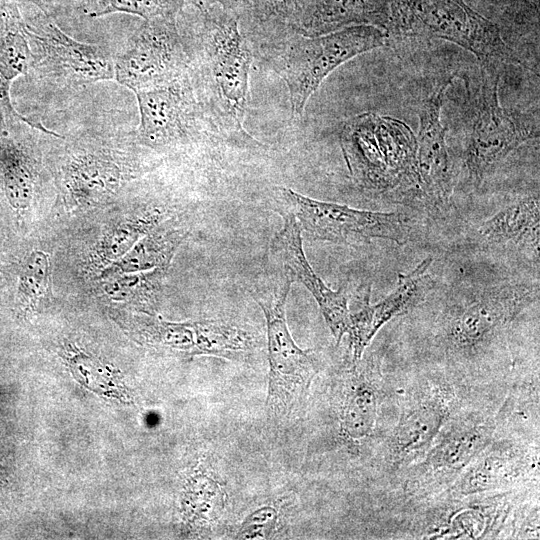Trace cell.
I'll return each mask as SVG.
<instances>
[{
  "instance_id": "1",
  "label": "cell",
  "mask_w": 540,
  "mask_h": 540,
  "mask_svg": "<svg viewBox=\"0 0 540 540\" xmlns=\"http://www.w3.org/2000/svg\"><path fill=\"white\" fill-rule=\"evenodd\" d=\"M339 138L358 188L374 195L421 196L417 140L405 122L365 112L349 118Z\"/></svg>"
},
{
  "instance_id": "2",
  "label": "cell",
  "mask_w": 540,
  "mask_h": 540,
  "mask_svg": "<svg viewBox=\"0 0 540 540\" xmlns=\"http://www.w3.org/2000/svg\"><path fill=\"white\" fill-rule=\"evenodd\" d=\"M199 12L203 81L214 122L230 139L258 144L243 128L253 56L240 30V14L220 6Z\"/></svg>"
},
{
  "instance_id": "3",
  "label": "cell",
  "mask_w": 540,
  "mask_h": 540,
  "mask_svg": "<svg viewBox=\"0 0 540 540\" xmlns=\"http://www.w3.org/2000/svg\"><path fill=\"white\" fill-rule=\"evenodd\" d=\"M499 78L496 70L479 66V76L464 80V164L469 180L477 186L508 154L539 136L534 118L501 106Z\"/></svg>"
},
{
  "instance_id": "4",
  "label": "cell",
  "mask_w": 540,
  "mask_h": 540,
  "mask_svg": "<svg viewBox=\"0 0 540 540\" xmlns=\"http://www.w3.org/2000/svg\"><path fill=\"white\" fill-rule=\"evenodd\" d=\"M387 34L357 25L318 36L293 33L274 49L269 62L287 86L292 114L300 116L322 81L350 59L382 47Z\"/></svg>"
},
{
  "instance_id": "5",
  "label": "cell",
  "mask_w": 540,
  "mask_h": 540,
  "mask_svg": "<svg viewBox=\"0 0 540 540\" xmlns=\"http://www.w3.org/2000/svg\"><path fill=\"white\" fill-rule=\"evenodd\" d=\"M292 284L274 270L270 286L250 291L266 321L269 360L266 405L271 413L281 416L290 414L303 400L318 372L312 351L303 350L295 343L287 325L285 308Z\"/></svg>"
},
{
  "instance_id": "6",
  "label": "cell",
  "mask_w": 540,
  "mask_h": 540,
  "mask_svg": "<svg viewBox=\"0 0 540 540\" xmlns=\"http://www.w3.org/2000/svg\"><path fill=\"white\" fill-rule=\"evenodd\" d=\"M278 193L284 213L294 216L301 231L314 239L347 245L367 243L374 238L400 245L409 240L410 226L400 213L315 200L287 187H278Z\"/></svg>"
},
{
  "instance_id": "7",
  "label": "cell",
  "mask_w": 540,
  "mask_h": 540,
  "mask_svg": "<svg viewBox=\"0 0 540 540\" xmlns=\"http://www.w3.org/2000/svg\"><path fill=\"white\" fill-rule=\"evenodd\" d=\"M23 12L33 64L61 82L89 84L115 77L110 53L98 44L78 41L67 35L35 1ZM22 8V5H21Z\"/></svg>"
},
{
  "instance_id": "8",
  "label": "cell",
  "mask_w": 540,
  "mask_h": 540,
  "mask_svg": "<svg viewBox=\"0 0 540 540\" xmlns=\"http://www.w3.org/2000/svg\"><path fill=\"white\" fill-rule=\"evenodd\" d=\"M131 43L114 62V78L133 92L186 76L188 60L177 19L144 20Z\"/></svg>"
},
{
  "instance_id": "9",
  "label": "cell",
  "mask_w": 540,
  "mask_h": 540,
  "mask_svg": "<svg viewBox=\"0 0 540 540\" xmlns=\"http://www.w3.org/2000/svg\"><path fill=\"white\" fill-rule=\"evenodd\" d=\"M416 17L425 32L471 52L479 66L499 72L504 65H522L498 29L456 0H420Z\"/></svg>"
},
{
  "instance_id": "10",
  "label": "cell",
  "mask_w": 540,
  "mask_h": 540,
  "mask_svg": "<svg viewBox=\"0 0 540 540\" xmlns=\"http://www.w3.org/2000/svg\"><path fill=\"white\" fill-rule=\"evenodd\" d=\"M537 293L538 289L528 284H505L453 307L445 326L448 344L460 351L479 348L526 308Z\"/></svg>"
},
{
  "instance_id": "11",
  "label": "cell",
  "mask_w": 540,
  "mask_h": 540,
  "mask_svg": "<svg viewBox=\"0 0 540 540\" xmlns=\"http://www.w3.org/2000/svg\"><path fill=\"white\" fill-rule=\"evenodd\" d=\"M301 228L294 216L285 214L284 224L270 242L271 268L292 283L302 284L313 296L336 342L348 332L350 312L344 288L332 290L315 273L303 250Z\"/></svg>"
},
{
  "instance_id": "12",
  "label": "cell",
  "mask_w": 540,
  "mask_h": 540,
  "mask_svg": "<svg viewBox=\"0 0 540 540\" xmlns=\"http://www.w3.org/2000/svg\"><path fill=\"white\" fill-rule=\"evenodd\" d=\"M140 112L139 139L150 147L189 139L197 128L196 100L187 75L166 85L135 92Z\"/></svg>"
},
{
  "instance_id": "13",
  "label": "cell",
  "mask_w": 540,
  "mask_h": 540,
  "mask_svg": "<svg viewBox=\"0 0 540 540\" xmlns=\"http://www.w3.org/2000/svg\"><path fill=\"white\" fill-rule=\"evenodd\" d=\"M147 340L189 355H211L234 359L258 347L252 331L224 320H201L183 323L153 319L145 326Z\"/></svg>"
},
{
  "instance_id": "14",
  "label": "cell",
  "mask_w": 540,
  "mask_h": 540,
  "mask_svg": "<svg viewBox=\"0 0 540 540\" xmlns=\"http://www.w3.org/2000/svg\"><path fill=\"white\" fill-rule=\"evenodd\" d=\"M452 80L439 87L423 103L419 113L417 165L420 192L429 203L445 206L453 188V171L446 144L447 129L441 122L444 95Z\"/></svg>"
},
{
  "instance_id": "15",
  "label": "cell",
  "mask_w": 540,
  "mask_h": 540,
  "mask_svg": "<svg viewBox=\"0 0 540 540\" xmlns=\"http://www.w3.org/2000/svg\"><path fill=\"white\" fill-rule=\"evenodd\" d=\"M432 259L422 260L412 271L400 274L394 290L376 304H370V289L365 293L361 308L350 314L349 348L352 362L357 364L377 332L391 319L416 306L427 290Z\"/></svg>"
},
{
  "instance_id": "16",
  "label": "cell",
  "mask_w": 540,
  "mask_h": 540,
  "mask_svg": "<svg viewBox=\"0 0 540 540\" xmlns=\"http://www.w3.org/2000/svg\"><path fill=\"white\" fill-rule=\"evenodd\" d=\"M33 65V53L25 30L21 0H0V121L3 126L24 122L44 133L59 137L41 124L19 114L10 98V87Z\"/></svg>"
},
{
  "instance_id": "17",
  "label": "cell",
  "mask_w": 540,
  "mask_h": 540,
  "mask_svg": "<svg viewBox=\"0 0 540 540\" xmlns=\"http://www.w3.org/2000/svg\"><path fill=\"white\" fill-rule=\"evenodd\" d=\"M452 396L435 389L420 396L401 415L389 440V452L397 462L429 448L451 413Z\"/></svg>"
},
{
  "instance_id": "18",
  "label": "cell",
  "mask_w": 540,
  "mask_h": 540,
  "mask_svg": "<svg viewBox=\"0 0 540 540\" xmlns=\"http://www.w3.org/2000/svg\"><path fill=\"white\" fill-rule=\"evenodd\" d=\"M492 428L481 419L459 420L446 427L432 443L423 464L434 477H450L464 471L488 446Z\"/></svg>"
},
{
  "instance_id": "19",
  "label": "cell",
  "mask_w": 540,
  "mask_h": 540,
  "mask_svg": "<svg viewBox=\"0 0 540 540\" xmlns=\"http://www.w3.org/2000/svg\"><path fill=\"white\" fill-rule=\"evenodd\" d=\"M364 23H382V0H302L291 30L318 36Z\"/></svg>"
},
{
  "instance_id": "20",
  "label": "cell",
  "mask_w": 540,
  "mask_h": 540,
  "mask_svg": "<svg viewBox=\"0 0 540 540\" xmlns=\"http://www.w3.org/2000/svg\"><path fill=\"white\" fill-rule=\"evenodd\" d=\"M123 180L118 163L104 152L75 154L64 171L67 195L80 204H91L115 194Z\"/></svg>"
},
{
  "instance_id": "21",
  "label": "cell",
  "mask_w": 540,
  "mask_h": 540,
  "mask_svg": "<svg viewBox=\"0 0 540 540\" xmlns=\"http://www.w3.org/2000/svg\"><path fill=\"white\" fill-rule=\"evenodd\" d=\"M188 232L181 228L156 226L140 238L122 257L107 265L101 276L166 269Z\"/></svg>"
},
{
  "instance_id": "22",
  "label": "cell",
  "mask_w": 540,
  "mask_h": 540,
  "mask_svg": "<svg viewBox=\"0 0 540 540\" xmlns=\"http://www.w3.org/2000/svg\"><path fill=\"white\" fill-rule=\"evenodd\" d=\"M540 204L539 196L522 198L487 219L479 233L491 243L528 246L538 253Z\"/></svg>"
},
{
  "instance_id": "23",
  "label": "cell",
  "mask_w": 540,
  "mask_h": 540,
  "mask_svg": "<svg viewBox=\"0 0 540 540\" xmlns=\"http://www.w3.org/2000/svg\"><path fill=\"white\" fill-rule=\"evenodd\" d=\"M520 462V455L510 447L485 448L455 483L454 492L474 495L507 485L516 479L524 470V465H527Z\"/></svg>"
},
{
  "instance_id": "24",
  "label": "cell",
  "mask_w": 540,
  "mask_h": 540,
  "mask_svg": "<svg viewBox=\"0 0 540 540\" xmlns=\"http://www.w3.org/2000/svg\"><path fill=\"white\" fill-rule=\"evenodd\" d=\"M378 393L365 368L353 374L340 408V433L345 440L360 442L368 438L376 423Z\"/></svg>"
},
{
  "instance_id": "25",
  "label": "cell",
  "mask_w": 540,
  "mask_h": 540,
  "mask_svg": "<svg viewBox=\"0 0 540 540\" xmlns=\"http://www.w3.org/2000/svg\"><path fill=\"white\" fill-rule=\"evenodd\" d=\"M0 179L6 199L16 212L31 204L36 182V164L28 149L13 139L0 141Z\"/></svg>"
},
{
  "instance_id": "26",
  "label": "cell",
  "mask_w": 540,
  "mask_h": 540,
  "mask_svg": "<svg viewBox=\"0 0 540 540\" xmlns=\"http://www.w3.org/2000/svg\"><path fill=\"white\" fill-rule=\"evenodd\" d=\"M160 214L148 211L116 224L102 237L95 248L96 260L105 267L126 254L136 242L157 226Z\"/></svg>"
},
{
  "instance_id": "27",
  "label": "cell",
  "mask_w": 540,
  "mask_h": 540,
  "mask_svg": "<svg viewBox=\"0 0 540 540\" xmlns=\"http://www.w3.org/2000/svg\"><path fill=\"white\" fill-rule=\"evenodd\" d=\"M79 8L89 17L112 13L135 15L144 20L177 19L186 0H77Z\"/></svg>"
},
{
  "instance_id": "28",
  "label": "cell",
  "mask_w": 540,
  "mask_h": 540,
  "mask_svg": "<svg viewBox=\"0 0 540 540\" xmlns=\"http://www.w3.org/2000/svg\"><path fill=\"white\" fill-rule=\"evenodd\" d=\"M51 282L50 255L34 250L23 261L17 296L25 308H34L49 293Z\"/></svg>"
},
{
  "instance_id": "29",
  "label": "cell",
  "mask_w": 540,
  "mask_h": 540,
  "mask_svg": "<svg viewBox=\"0 0 540 540\" xmlns=\"http://www.w3.org/2000/svg\"><path fill=\"white\" fill-rule=\"evenodd\" d=\"M301 2L302 0H245L240 17H247L257 25L291 29Z\"/></svg>"
},
{
  "instance_id": "30",
  "label": "cell",
  "mask_w": 540,
  "mask_h": 540,
  "mask_svg": "<svg viewBox=\"0 0 540 540\" xmlns=\"http://www.w3.org/2000/svg\"><path fill=\"white\" fill-rule=\"evenodd\" d=\"M192 513L195 522L208 525L214 524L225 507V493L220 484L207 475L194 478Z\"/></svg>"
},
{
  "instance_id": "31",
  "label": "cell",
  "mask_w": 540,
  "mask_h": 540,
  "mask_svg": "<svg viewBox=\"0 0 540 540\" xmlns=\"http://www.w3.org/2000/svg\"><path fill=\"white\" fill-rule=\"evenodd\" d=\"M278 512L270 506L251 513L242 523L237 534L239 539H268L275 531Z\"/></svg>"
},
{
  "instance_id": "32",
  "label": "cell",
  "mask_w": 540,
  "mask_h": 540,
  "mask_svg": "<svg viewBox=\"0 0 540 540\" xmlns=\"http://www.w3.org/2000/svg\"><path fill=\"white\" fill-rule=\"evenodd\" d=\"M197 10H205L213 6H220L226 9L240 10L245 0H189Z\"/></svg>"
}]
</instances>
